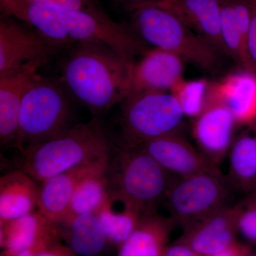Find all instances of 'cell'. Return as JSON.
<instances>
[{
	"mask_svg": "<svg viewBox=\"0 0 256 256\" xmlns=\"http://www.w3.org/2000/svg\"><path fill=\"white\" fill-rule=\"evenodd\" d=\"M70 48L60 68V82L99 118L130 94L136 62L105 44L78 42Z\"/></svg>",
	"mask_w": 256,
	"mask_h": 256,
	"instance_id": "1",
	"label": "cell"
},
{
	"mask_svg": "<svg viewBox=\"0 0 256 256\" xmlns=\"http://www.w3.org/2000/svg\"><path fill=\"white\" fill-rule=\"evenodd\" d=\"M114 149L100 118H94L25 153L22 170L40 183L64 172L110 158Z\"/></svg>",
	"mask_w": 256,
	"mask_h": 256,
	"instance_id": "2",
	"label": "cell"
},
{
	"mask_svg": "<svg viewBox=\"0 0 256 256\" xmlns=\"http://www.w3.org/2000/svg\"><path fill=\"white\" fill-rule=\"evenodd\" d=\"M114 193L141 213L156 212L176 176L134 143L114 148L108 168Z\"/></svg>",
	"mask_w": 256,
	"mask_h": 256,
	"instance_id": "3",
	"label": "cell"
},
{
	"mask_svg": "<svg viewBox=\"0 0 256 256\" xmlns=\"http://www.w3.org/2000/svg\"><path fill=\"white\" fill-rule=\"evenodd\" d=\"M70 94L62 82L37 74L24 96L14 148L23 154L72 128Z\"/></svg>",
	"mask_w": 256,
	"mask_h": 256,
	"instance_id": "4",
	"label": "cell"
},
{
	"mask_svg": "<svg viewBox=\"0 0 256 256\" xmlns=\"http://www.w3.org/2000/svg\"><path fill=\"white\" fill-rule=\"evenodd\" d=\"M130 12L132 28L144 43L204 70H214L218 66L220 52L169 10L144 4Z\"/></svg>",
	"mask_w": 256,
	"mask_h": 256,
	"instance_id": "5",
	"label": "cell"
},
{
	"mask_svg": "<svg viewBox=\"0 0 256 256\" xmlns=\"http://www.w3.org/2000/svg\"><path fill=\"white\" fill-rule=\"evenodd\" d=\"M184 116L181 104L172 94L131 92L122 102V141L140 142L176 132Z\"/></svg>",
	"mask_w": 256,
	"mask_h": 256,
	"instance_id": "6",
	"label": "cell"
},
{
	"mask_svg": "<svg viewBox=\"0 0 256 256\" xmlns=\"http://www.w3.org/2000/svg\"><path fill=\"white\" fill-rule=\"evenodd\" d=\"M230 186L220 173L174 178L164 202L174 224L192 226L227 206Z\"/></svg>",
	"mask_w": 256,
	"mask_h": 256,
	"instance_id": "7",
	"label": "cell"
},
{
	"mask_svg": "<svg viewBox=\"0 0 256 256\" xmlns=\"http://www.w3.org/2000/svg\"><path fill=\"white\" fill-rule=\"evenodd\" d=\"M62 47L28 30L14 18L2 15L0 21V74L9 73L33 62L46 64Z\"/></svg>",
	"mask_w": 256,
	"mask_h": 256,
	"instance_id": "8",
	"label": "cell"
},
{
	"mask_svg": "<svg viewBox=\"0 0 256 256\" xmlns=\"http://www.w3.org/2000/svg\"><path fill=\"white\" fill-rule=\"evenodd\" d=\"M134 144L176 178L201 172L220 173L214 163L200 154L178 131Z\"/></svg>",
	"mask_w": 256,
	"mask_h": 256,
	"instance_id": "9",
	"label": "cell"
},
{
	"mask_svg": "<svg viewBox=\"0 0 256 256\" xmlns=\"http://www.w3.org/2000/svg\"><path fill=\"white\" fill-rule=\"evenodd\" d=\"M235 122L232 111L217 95L214 85L212 86L204 108L197 116L194 134L204 156L214 164L230 146Z\"/></svg>",
	"mask_w": 256,
	"mask_h": 256,
	"instance_id": "10",
	"label": "cell"
},
{
	"mask_svg": "<svg viewBox=\"0 0 256 256\" xmlns=\"http://www.w3.org/2000/svg\"><path fill=\"white\" fill-rule=\"evenodd\" d=\"M238 212V204L224 206L184 229L178 242L186 244L203 256L222 252L237 242Z\"/></svg>",
	"mask_w": 256,
	"mask_h": 256,
	"instance_id": "11",
	"label": "cell"
},
{
	"mask_svg": "<svg viewBox=\"0 0 256 256\" xmlns=\"http://www.w3.org/2000/svg\"><path fill=\"white\" fill-rule=\"evenodd\" d=\"M45 63L33 62L14 72L0 74V142L2 146H15L24 96Z\"/></svg>",
	"mask_w": 256,
	"mask_h": 256,
	"instance_id": "12",
	"label": "cell"
},
{
	"mask_svg": "<svg viewBox=\"0 0 256 256\" xmlns=\"http://www.w3.org/2000/svg\"><path fill=\"white\" fill-rule=\"evenodd\" d=\"M110 156L64 172L38 183L37 210L56 225L60 224L66 217L79 183L88 174L107 164Z\"/></svg>",
	"mask_w": 256,
	"mask_h": 256,
	"instance_id": "13",
	"label": "cell"
},
{
	"mask_svg": "<svg viewBox=\"0 0 256 256\" xmlns=\"http://www.w3.org/2000/svg\"><path fill=\"white\" fill-rule=\"evenodd\" d=\"M169 10L188 28L228 56L220 30V0H154L146 3Z\"/></svg>",
	"mask_w": 256,
	"mask_h": 256,
	"instance_id": "14",
	"label": "cell"
},
{
	"mask_svg": "<svg viewBox=\"0 0 256 256\" xmlns=\"http://www.w3.org/2000/svg\"><path fill=\"white\" fill-rule=\"evenodd\" d=\"M184 62L178 56L166 50H148L142 60L134 63L131 92L172 90L183 80Z\"/></svg>",
	"mask_w": 256,
	"mask_h": 256,
	"instance_id": "15",
	"label": "cell"
},
{
	"mask_svg": "<svg viewBox=\"0 0 256 256\" xmlns=\"http://www.w3.org/2000/svg\"><path fill=\"white\" fill-rule=\"evenodd\" d=\"M62 239L56 224L38 210L0 224L1 256H13L48 240Z\"/></svg>",
	"mask_w": 256,
	"mask_h": 256,
	"instance_id": "16",
	"label": "cell"
},
{
	"mask_svg": "<svg viewBox=\"0 0 256 256\" xmlns=\"http://www.w3.org/2000/svg\"><path fill=\"white\" fill-rule=\"evenodd\" d=\"M0 10L2 15L26 24L62 48H70L76 44L68 36L54 8L28 0H0Z\"/></svg>",
	"mask_w": 256,
	"mask_h": 256,
	"instance_id": "17",
	"label": "cell"
},
{
	"mask_svg": "<svg viewBox=\"0 0 256 256\" xmlns=\"http://www.w3.org/2000/svg\"><path fill=\"white\" fill-rule=\"evenodd\" d=\"M220 30L228 56L250 73L256 68L248 52L250 10L247 0H220Z\"/></svg>",
	"mask_w": 256,
	"mask_h": 256,
	"instance_id": "18",
	"label": "cell"
},
{
	"mask_svg": "<svg viewBox=\"0 0 256 256\" xmlns=\"http://www.w3.org/2000/svg\"><path fill=\"white\" fill-rule=\"evenodd\" d=\"M38 183L23 170L10 171L0 178V224L37 210Z\"/></svg>",
	"mask_w": 256,
	"mask_h": 256,
	"instance_id": "19",
	"label": "cell"
},
{
	"mask_svg": "<svg viewBox=\"0 0 256 256\" xmlns=\"http://www.w3.org/2000/svg\"><path fill=\"white\" fill-rule=\"evenodd\" d=\"M174 224L156 210L144 214L134 232L118 248V256H162Z\"/></svg>",
	"mask_w": 256,
	"mask_h": 256,
	"instance_id": "20",
	"label": "cell"
},
{
	"mask_svg": "<svg viewBox=\"0 0 256 256\" xmlns=\"http://www.w3.org/2000/svg\"><path fill=\"white\" fill-rule=\"evenodd\" d=\"M57 226L60 238L76 256H99L110 246L96 214L66 218Z\"/></svg>",
	"mask_w": 256,
	"mask_h": 256,
	"instance_id": "21",
	"label": "cell"
},
{
	"mask_svg": "<svg viewBox=\"0 0 256 256\" xmlns=\"http://www.w3.org/2000/svg\"><path fill=\"white\" fill-rule=\"evenodd\" d=\"M110 246L118 248L134 232L144 214L141 213L124 198L112 192L96 213Z\"/></svg>",
	"mask_w": 256,
	"mask_h": 256,
	"instance_id": "22",
	"label": "cell"
},
{
	"mask_svg": "<svg viewBox=\"0 0 256 256\" xmlns=\"http://www.w3.org/2000/svg\"><path fill=\"white\" fill-rule=\"evenodd\" d=\"M216 92L230 109L236 121L246 122L256 116V76L246 72L232 76L223 84L214 86Z\"/></svg>",
	"mask_w": 256,
	"mask_h": 256,
	"instance_id": "23",
	"label": "cell"
},
{
	"mask_svg": "<svg viewBox=\"0 0 256 256\" xmlns=\"http://www.w3.org/2000/svg\"><path fill=\"white\" fill-rule=\"evenodd\" d=\"M108 164L82 178L74 192L64 220L76 216L96 214L105 204L112 192L108 172Z\"/></svg>",
	"mask_w": 256,
	"mask_h": 256,
	"instance_id": "24",
	"label": "cell"
},
{
	"mask_svg": "<svg viewBox=\"0 0 256 256\" xmlns=\"http://www.w3.org/2000/svg\"><path fill=\"white\" fill-rule=\"evenodd\" d=\"M226 181L230 188L249 191L256 184V139L239 138L234 143L229 158Z\"/></svg>",
	"mask_w": 256,
	"mask_h": 256,
	"instance_id": "25",
	"label": "cell"
},
{
	"mask_svg": "<svg viewBox=\"0 0 256 256\" xmlns=\"http://www.w3.org/2000/svg\"><path fill=\"white\" fill-rule=\"evenodd\" d=\"M208 88L204 80L186 82L183 80L172 90L180 101L184 114L197 117L206 105Z\"/></svg>",
	"mask_w": 256,
	"mask_h": 256,
	"instance_id": "26",
	"label": "cell"
},
{
	"mask_svg": "<svg viewBox=\"0 0 256 256\" xmlns=\"http://www.w3.org/2000/svg\"><path fill=\"white\" fill-rule=\"evenodd\" d=\"M55 9L88 13L106 21H112L99 0H28Z\"/></svg>",
	"mask_w": 256,
	"mask_h": 256,
	"instance_id": "27",
	"label": "cell"
},
{
	"mask_svg": "<svg viewBox=\"0 0 256 256\" xmlns=\"http://www.w3.org/2000/svg\"><path fill=\"white\" fill-rule=\"evenodd\" d=\"M238 206V233L248 242L256 245V194Z\"/></svg>",
	"mask_w": 256,
	"mask_h": 256,
	"instance_id": "28",
	"label": "cell"
},
{
	"mask_svg": "<svg viewBox=\"0 0 256 256\" xmlns=\"http://www.w3.org/2000/svg\"><path fill=\"white\" fill-rule=\"evenodd\" d=\"M250 10V23L248 37V52L256 68V0H247Z\"/></svg>",
	"mask_w": 256,
	"mask_h": 256,
	"instance_id": "29",
	"label": "cell"
},
{
	"mask_svg": "<svg viewBox=\"0 0 256 256\" xmlns=\"http://www.w3.org/2000/svg\"><path fill=\"white\" fill-rule=\"evenodd\" d=\"M36 256H76L62 240L52 242L41 250Z\"/></svg>",
	"mask_w": 256,
	"mask_h": 256,
	"instance_id": "30",
	"label": "cell"
},
{
	"mask_svg": "<svg viewBox=\"0 0 256 256\" xmlns=\"http://www.w3.org/2000/svg\"><path fill=\"white\" fill-rule=\"evenodd\" d=\"M162 256H203L194 250L183 242H176L168 244L165 248Z\"/></svg>",
	"mask_w": 256,
	"mask_h": 256,
	"instance_id": "31",
	"label": "cell"
},
{
	"mask_svg": "<svg viewBox=\"0 0 256 256\" xmlns=\"http://www.w3.org/2000/svg\"><path fill=\"white\" fill-rule=\"evenodd\" d=\"M252 249L248 246L236 242L222 252L210 256H245Z\"/></svg>",
	"mask_w": 256,
	"mask_h": 256,
	"instance_id": "32",
	"label": "cell"
},
{
	"mask_svg": "<svg viewBox=\"0 0 256 256\" xmlns=\"http://www.w3.org/2000/svg\"><path fill=\"white\" fill-rule=\"evenodd\" d=\"M58 240H62V239H58ZM58 240H48V242H40V244H37L31 248L28 249V250H24V252H20V254L13 256H36L37 254L43 250L44 248L48 246L52 242H56Z\"/></svg>",
	"mask_w": 256,
	"mask_h": 256,
	"instance_id": "33",
	"label": "cell"
},
{
	"mask_svg": "<svg viewBox=\"0 0 256 256\" xmlns=\"http://www.w3.org/2000/svg\"><path fill=\"white\" fill-rule=\"evenodd\" d=\"M152 1H154V0H114L116 2L124 6V9L129 12L138 6L146 4V3Z\"/></svg>",
	"mask_w": 256,
	"mask_h": 256,
	"instance_id": "34",
	"label": "cell"
},
{
	"mask_svg": "<svg viewBox=\"0 0 256 256\" xmlns=\"http://www.w3.org/2000/svg\"><path fill=\"white\" fill-rule=\"evenodd\" d=\"M245 256H256V252H252V250H250Z\"/></svg>",
	"mask_w": 256,
	"mask_h": 256,
	"instance_id": "35",
	"label": "cell"
},
{
	"mask_svg": "<svg viewBox=\"0 0 256 256\" xmlns=\"http://www.w3.org/2000/svg\"><path fill=\"white\" fill-rule=\"evenodd\" d=\"M160 1L170 2V1H173V0H160Z\"/></svg>",
	"mask_w": 256,
	"mask_h": 256,
	"instance_id": "36",
	"label": "cell"
}]
</instances>
